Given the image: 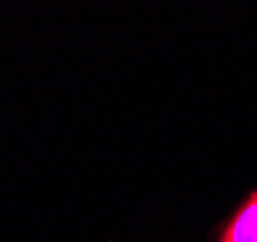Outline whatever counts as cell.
I'll return each instance as SVG.
<instances>
[{"mask_svg":"<svg viewBox=\"0 0 257 242\" xmlns=\"http://www.w3.org/2000/svg\"><path fill=\"white\" fill-rule=\"evenodd\" d=\"M220 242H257V192L236 213Z\"/></svg>","mask_w":257,"mask_h":242,"instance_id":"1","label":"cell"}]
</instances>
